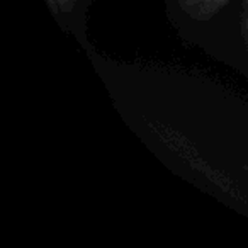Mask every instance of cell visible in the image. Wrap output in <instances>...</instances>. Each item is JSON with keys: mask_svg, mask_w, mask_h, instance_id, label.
<instances>
[]
</instances>
